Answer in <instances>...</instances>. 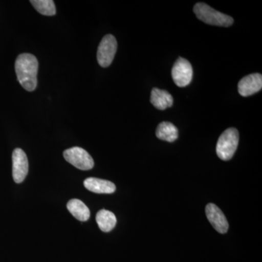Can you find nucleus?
<instances>
[{
    "label": "nucleus",
    "instance_id": "9b49d317",
    "mask_svg": "<svg viewBox=\"0 0 262 262\" xmlns=\"http://www.w3.org/2000/svg\"><path fill=\"white\" fill-rule=\"evenodd\" d=\"M151 104L160 110H165L172 106L173 103V96L168 91L158 89H152L150 98Z\"/></svg>",
    "mask_w": 262,
    "mask_h": 262
},
{
    "label": "nucleus",
    "instance_id": "4468645a",
    "mask_svg": "<svg viewBox=\"0 0 262 262\" xmlns=\"http://www.w3.org/2000/svg\"><path fill=\"white\" fill-rule=\"evenodd\" d=\"M96 222L101 231L108 232L115 228L117 219L113 212L103 209L98 211L96 214Z\"/></svg>",
    "mask_w": 262,
    "mask_h": 262
},
{
    "label": "nucleus",
    "instance_id": "f257e3e1",
    "mask_svg": "<svg viewBox=\"0 0 262 262\" xmlns=\"http://www.w3.org/2000/svg\"><path fill=\"white\" fill-rule=\"evenodd\" d=\"M38 61L34 55H19L15 63V73L18 82L26 91H34L37 85Z\"/></svg>",
    "mask_w": 262,
    "mask_h": 262
},
{
    "label": "nucleus",
    "instance_id": "f8f14e48",
    "mask_svg": "<svg viewBox=\"0 0 262 262\" xmlns=\"http://www.w3.org/2000/svg\"><path fill=\"white\" fill-rule=\"evenodd\" d=\"M67 208L77 220L81 222H86L91 216L89 208L80 200H71L67 203Z\"/></svg>",
    "mask_w": 262,
    "mask_h": 262
},
{
    "label": "nucleus",
    "instance_id": "6e6552de",
    "mask_svg": "<svg viewBox=\"0 0 262 262\" xmlns=\"http://www.w3.org/2000/svg\"><path fill=\"white\" fill-rule=\"evenodd\" d=\"M206 214L210 223L213 228L221 234L227 233L229 229V224L223 212L218 206L213 203L207 205Z\"/></svg>",
    "mask_w": 262,
    "mask_h": 262
},
{
    "label": "nucleus",
    "instance_id": "39448f33",
    "mask_svg": "<svg viewBox=\"0 0 262 262\" xmlns=\"http://www.w3.org/2000/svg\"><path fill=\"white\" fill-rule=\"evenodd\" d=\"M117 49L116 39L112 34H107L103 38L98 48L97 59L98 63L103 68L111 64Z\"/></svg>",
    "mask_w": 262,
    "mask_h": 262
},
{
    "label": "nucleus",
    "instance_id": "9d476101",
    "mask_svg": "<svg viewBox=\"0 0 262 262\" xmlns=\"http://www.w3.org/2000/svg\"><path fill=\"white\" fill-rule=\"evenodd\" d=\"M84 186L91 192L98 194H112L116 190L114 183L97 178H88L84 180Z\"/></svg>",
    "mask_w": 262,
    "mask_h": 262
},
{
    "label": "nucleus",
    "instance_id": "0eeeda50",
    "mask_svg": "<svg viewBox=\"0 0 262 262\" xmlns=\"http://www.w3.org/2000/svg\"><path fill=\"white\" fill-rule=\"evenodd\" d=\"M13 177L17 184L23 182L29 171V162L27 155L20 148H16L12 155Z\"/></svg>",
    "mask_w": 262,
    "mask_h": 262
},
{
    "label": "nucleus",
    "instance_id": "f03ea898",
    "mask_svg": "<svg viewBox=\"0 0 262 262\" xmlns=\"http://www.w3.org/2000/svg\"><path fill=\"white\" fill-rule=\"evenodd\" d=\"M196 18L210 25L229 27L233 24L232 17L224 14L203 3H196L194 7Z\"/></svg>",
    "mask_w": 262,
    "mask_h": 262
},
{
    "label": "nucleus",
    "instance_id": "2eb2a0df",
    "mask_svg": "<svg viewBox=\"0 0 262 262\" xmlns=\"http://www.w3.org/2000/svg\"><path fill=\"white\" fill-rule=\"evenodd\" d=\"M31 4L42 15L53 16L56 15V5L53 0H32Z\"/></svg>",
    "mask_w": 262,
    "mask_h": 262
},
{
    "label": "nucleus",
    "instance_id": "1a4fd4ad",
    "mask_svg": "<svg viewBox=\"0 0 262 262\" xmlns=\"http://www.w3.org/2000/svg\"><path fill=\"white\" fill-rule=\"evenodd\" d=\"M262 89V76L258 73L251 74L241 79L238 83V92L244 97L256 94Z\"/></svg>",
    "mask_w": 262,
    "mask_h": 262
},
{
    "label": "nucleus",
    "instance_id": "20e7f679",
    "mask_svg": "<svg viewBox=\"0 0 262 262\" xmlns=\"http://www.w3.org/2000/svg\"><path fill=\"white\" fill-rule=\"evenodd\" d=\"M63 158L75 168L82 170H89L94 168V161L92 157L82 148H70L63 151Z\"/></svg>",
    "mask_w": 262,
    "mask_h": 262
},
{
    "label": "nucleus",
    "instance_id": "7ed1b4c3",
    "mask_svg": "<svg viewBox=\"0 0 262 262\" xmlns=\"http://www.w3.org/2000/svg\"><path fill=\"white\" fill-rule=\"evenodd\" d=\"M239 143V133L231 127L224 131L216 144L217 156L224 161L232 159Z\"/></svg>",
    "mask_w": 262,
    "mask_h": 262
},
{
    "label": "nucleus",
    "instance_id": "423d86ee",
    "mask_svg": "<svg viewBox=\"0 0 262 262\" xmlns=\"http://www.w3.org/2000/svg\"><path fill=\"white\" fill-rule=\"evenodd\" d=\"M171 75L173 82L178 87H186L192 80V65L187 59L180 57L173 64Z\"/></svg>",
    "mask_w": 262,
    "mask_h": 262
},
{
    "label": "nucleus",
    "instance_id": "ddd939ff",
    "mask_svg": "<svg viewBox=\"0 0 262 262\" xmlns=\"http://www.w3.org/2000/svg\"><path fill=\"white\" fill-rule=\"evenodd\" d=\"M156 136L160 140L173 142L178 139V129L170 122H163L157 128Z\"/></svg>",
    "mask_w": 262,
    "mask_h": 262
}]
</instances>
